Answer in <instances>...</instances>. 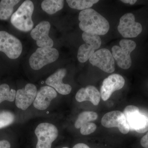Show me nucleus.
<instances>
[{
	"mask_svg": "<svg viewBox=\"0 0 148 148\" xmlns=\"http://www.w3.org/2000/svg\"><path fill=\"white\" fill-rule=\"evenodd\" d=\"M79 20L80 29L84 32L102 36L107 34L110 29L109 21L92 8L81 11Z\"/></svg>",
	"mask_w": 148,
	"mask_h": 148,
	"instance_id": "f257e3e1",
	"label": "nucleus"
},
{
	"mask_svg": "<svg viewBox=\"0 0 148 148\" xmlns=\"http://www.w3.org/2000/svg\"><path fill=\"white\" fill-rule=\"evenodd\" d=\"M34 5L31 1H25L12 14L11 22L16 29L24 32L31 31L34 27L32 16Z\"/></svg>",
	"mask_w": 148,
	"mask_h": 148,
	"instance_id": "f03ea898",
	"label": "nucleus"
},
{
	"mask_svg": "<svg viewBox=\"0 0 148 148\" xmlns=\"http://www.w3.org/2000/svg\"><path fill=\"white\" fill-rule=\"evenodd\" d=\"M119 45L120 47L114 45L112 47V55L120 68L127 70L132 65L130 53L136 48V44L132 40L124 39L121 40Z\"/></svg>",
	"mask_w": 148,
	"mask_h": 148,
	"instance_id": "7ed1b4c3",
	"label": "nucleus"
},
{
	"mask_svg": "<svg viewBox=\"0 0 148 148\" xmlns=\"http://www.w3.org/2000/svg\"><path fill=\"white\" fill-rule=\"evenodd\" d=\"M59 57V52L54 48H38L29 59L30 66L34 70H39L47 64L55 62Z\"/></svg>",
	"mask_w": 148,
	"mask_h": 148,
	"instance_id": "20e7f679",
	"label": "nucleus"
},
{
	"mask_svg": "<svg viewBox=\"0 0 148 148\" xmlns=\"http://www.w3.org/2000/svg\"><path fill=\"white\" fill-rule=\"evenodd\" d=\"M130 129L140 133H145L148 130V117L140 113L138 107L128 106L123 111Z\"/></svg>",
	"mask_w": 148,
	"mask_h": 148,
	"instance_id": "39448f33",
	"label": "nucleus"
},
{
	"mask_svg": "<svg viewBox=\"0 0 148 148\" xmlns=\"http://www.w3.org/2000/svg\"><path fill=\"white\" fill-rule=\"evenodd\" d=\"M83 40L86 43L79 47L78 51L77 58L80 63H84L90 59L95 50L101 47L102 41L98 35L84 32Z\"/></svg>",
	"mask_w": 148,
	"mask_h": 148,
	"instance_id": "423d86ee",
	"label": "nucleus"
},
{
	"mask_svg": "<svg viewBox=\"0 0 148 148\" xmlns=\"http://www.w3.org/2000/svg\"><path fill=\"white\" fill-rule=\"evenodd\" d=\"M22 51V44L18 38L8 32L0 31V51L11 59H16Z\"/></svg>",
	"mask_w": 148,
	"mask_h": 148,
	"instance_id": "0eeeda50",
	"label": "nucleus"
},
{
	"mask_svg": "<svg viewBox=\"0 0 148 148\" xmlns=\"http://www.w3.org/2000/svg\"><path fill=\"white\" fill-rule=\"evenodd\" d=\"M38 138L36 148H51L58 136V130L54 125L47 123L39 124L35 131Z\"/></svg>",
	"mask_w": 148,
	"mask_h": 148,
	"instance_id": "6e6552de",
	"label": "nucleus"
},
{
	"mask_svg": "<svg viewBox=\"0 0 148 148\" xmlns=\"http://www.w3.org/2000/svg\"><path fill=\"white\" fill-rule=\"evenodd\" d=\"M118 30L125 38H133L138 36L143 31L142 25L135 21L133 14H125L121 17Z\"/></svg>",
	"mask_w": 148,
	"mask_h": 148,
	"instance_id": "1a4fd4ad",
	"label": "nucleus"
},
{
	"mask_svg": "<svg viewBox=\"0 0 148 148\" xmlns=\"http://www.w3.org/2000/svg\"><path fill=\"white\" fill-rule=\"evenodd\" d=\"M92 66H96L108 73L115 71V61L111 51L107 49H101L93 53L89 59Z\"/></svg>",
	"mask_w": 148,
	"mask_h": 148,
	"instance_id": "9d476101",
	"label": "nucleus"
},
{
	"mask_svg": "<svg viewBox=\"0 0 148 148\" xmlns=\"http://www.w3.org/2000/svg\"><path fill=\"white\" fill-rule=\"evenodd\" d=\"M101 124L107 128L117 127L121 132L126 134L130 129L124 114L120 111H113L104 115L101 120Z\"/></svg>",
	"mask_w": 148,
	"mask_h": 148,
	"instance_id": "9b49d317",
	"label": "nucleus"
},
{
	"mask_svg": "<svg viewBox=\"0 0 148 148\" xmlns=\"http://www.w3.org/2000/svg\"><path fill=\"white\" fill-rule=\"evenodd\" d=\"M50 28L49 22L42 21L32 30L31 36L36 41L37 45L39 47L51 48L53 46V40L49 36Z\"/></svg>",
	"mask_w": 148,
	"mask_h": 148,
	"instance_id": "f8f14e48",
	"label": "nucleus"
},
{
	"mask_svg": "<svg viewBox=\"0 0 148 148\" xmlns=\"http://www.w3.org/2000/svg\"><path fill=\"white\" fill-rule=\"evenodd\" d=\"M125 81L123 77L119 74L110 75L103 80L101 88V97L104 101L110 98L113 92L120 90L124 86Z\"/></svg>",
	"mask_w": 148,
	"mask_h": 148,
	"instance_id": "ddd939ff",
	"label": "nucleus"
},
{
	"mask_svg": "<svg viewBox=\"0 0 148 148\" xmlns=\"http://www.w3.org/2000/svg\"><path fill=\"white\" fill-rule=\"evenodd\" d=\"M37 94V88L35 85L28 84L24 88L16 92L15 104L16 107L25 110L34 103Z\"/></svg>",
	"mask_w": 148,
	"mask_h": 148,
	"instance_id": "4468645a",
	"label": "nucleus"
},
{
	"mask_svg": "<svg viewBox=\"0 0 148 148\" xmlns=\"http://www.w3.org/2000/svg\"><path fill=\"white\" fill-rule=\"evenodd\" d=\"M67 70L61 69L51 75L46 80L47 85L55 88L56 90L62 95H68L72 90V87L68 84L63 82V79L66 75Z\"/></svg>",
	"mask_w": 148,
	"mask_h": 148,
	"instance_id": "2eb2a0df",
	"label": "nucleus"
},
{
	"mask_svg": "<svg viewBox=\"0 0 148 148\" xmlns=\"http://www.w3.org/2000/svg\"><path fill=\"white\" fill-rule=\"evenodd\" d=\"M56 91L49 86H42L37 92L34 103V107L38 110H44L50 106L51 102L56 98Z\"/></svg>",
	"mask_w": 148,
	"mask_h": 148,
	"instance_id": "dca6fc26",
	"label": "nucleus"
},
{
	"mask_svg": "<svg viewBox=\"0 0 148 148\" xmlns=\"http://www.w3.org/2000/svg\"><path fill=\"white\" fill-rule=\"evenodd\" d=\"M101 98V92L95 86L91 85L81 88L75 95V99L77 102L89 101L95 106L99 104Z\"/></svg>",
	"mask_w": 148,
	"mask_h": 148,
	"instance_id": "f3484780",
	"label": "nucleus"
},
{
	"mask_svg": "<svg viewBox=\"0 0 148 148\" xmlns=\"http://www.w3.org/2000/svg\"><path fill=\"white\" fill-rule=\"evenodd\" d=\"M18 0H2L0 2V19L7 20L12 14L14 7L19 3Z\"/></svg>",
	"mask_w": 148,
	"mask_h": 148,
	"instance_id": "a211bd4d",
	"label": "nucleus"
},
{
	"mask_svg": "<svg viewBox=\"0 0 148 148\" xmlns=\"http://www.w3.org/2000/svg\"><path fill=\"white\" fill-rule=\"evenodd\" d=\"M64 1L62 0H45L43 1L41 7L43 10L49 14H53L64 7Z\"/></svg>",
	"mask_w": 148,
	"mask_h": 148,
	"instance_id": "6ab92c4d",
	"label": "nucleus"
},
{
	"mask_svg": "<svg viewBox=\"0 0 148 148\" xmlns=\"http://www.w3.org/2000/svg\"><path fill=\"white\" fill-rule=\"evenodd\" d=\"M98 114L92 111H85L79 114L75 123V126L77 129L80 128L85 124L91 122L97 119Z\"/></svg>",
	"mask_w": 148,
	"mask_h": 148,
	"instance_id": "aec40b11",
	"label": "nucleus"
},
{
	"mask_svg": "<svg viewBox=\"0 0 148 148\" xmlns=\"http://www.w3.org/2000/svg\"><path fill=\"white\" fill-rule=\"evenodd\" d=\"M69 6L78 10H84L92 7L93 5L99 2L98 0H67Z\"/></svg>",
	"mask_w": 148,
	"mask_h": 148,
	"instance_id": "412c9836",
	"label": "nucleus"
},
{
	"mask_svg": "<svg viewBox=\"0 0 148 148\" xmlns=\"http://www.w3.org/2000/svg\"><path fill=\"white\" fill-rule=\"evenodd\" d=\"M16 90L10 89L8 85L3 84L0 86V103L7 101L10 102L14 101L16 96Z\"/></svg>",
	"mask_w": 148,
	"mask_h": 148,
	"instance_id": "4be33fe9",
	"label": "nucleus"
},
{
	"mask_svg": "<svg viewBox=\"0 0 148 148\" xmlns=\"http://www.w3.org/2000/svg\"><path fill=\"white\" fill-rule=\"evenodd\" d=\"M15 119L14 114L9 111L0 112V129L10 125Z\"/></svg>",
	"mask_w": 148,
	"mask_h": 148,
	"instance_id": "5701e85b",
	"label": "nucleus"
},
{
	"mask_svg": "<svg viewBox=\"0 0 148 148\" xmlns=\"http://www.w3.org/2000/svg\"><path fill=\"white\" fill-rule=\"evenodd\" d=\"M97 126L94 123L89 122L82 125L80 128V133L82 135H90L95 132Z\"/></svg>",
	"mask_w": 148,
	"mask_h": 148,
	"instance_id": "b1692460",
	"label": "nucleus"
},
{
	"mask_svg": "<svg viewBox=\"0 0 148 148\" xmlns=\"http://www.w3.org/2000/svg\"><path fill=\"white\" fill-rule=\"evenodd\" d=\"M140 143L143 147L148 148V132L142 138Z\"/></svg>",
	"mask_w": 148,
	"mask_h": 148,
	"instance_id": "393cba45",
	"label": "nucleus"
},
{
	"mask_svg": "<svg viewBox=\"0 0 148 148\" xmlns=\"http://www.w3.org/2000/svg\"><path fill=\"white\" fill-rule=\"evenodd\" d=\"M10 144L7 140L0 141V148H10Z\"/></svg>",
	"mask_w": 148,
	"mask_h": 148,
	"instance_id": "a878e982",
	"label": "nucleus"
},
{
	"mask_svg": "<svg viewBox=\"0 0 148 148\" xmlns=\"http://www.w3.org/2000/svg\"><path fill=\"white\" fill-rule=\"evenodd\" d=\"M73 148H90L87 145L83 143H79L74 146Z\"/></svg>",
	"mask_w": 148,
	"mask_h": 148,
	"instance_id": "bb28decb",
	"label": "nucleus"
},
{
	"mask_svg": "<svg viewBox=\"0 0 148 148\" xmlns=\"http://www.w3.org/2000/svg\"><path fill=\"white\" fill-rule=\"evenodd\" d=\"M121 1L125 3L130 4L131 5H134L137 1L136 0H121Z\"/></svg>",
	"mask_w": 148,
	"mask_h": 148,
	"instance_id": "cd10ccee",
	"label": "nucleus"
},
{
	"mask_svg": "<svg viewBox=\"0 0 148 148\" xmlns=\"http://www.w3.org/2000/svg\"><path fill=\"white\" fill-rule=\"evenodd\" d=\"M69 148L66 147H63V148Z\"/></svg>",
	"mask_w": 148,
	"mask_h": 148,
	"instance_id": "c85d7f7f",
	"label": "nucleus"
}]
</instances>
